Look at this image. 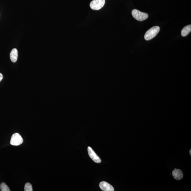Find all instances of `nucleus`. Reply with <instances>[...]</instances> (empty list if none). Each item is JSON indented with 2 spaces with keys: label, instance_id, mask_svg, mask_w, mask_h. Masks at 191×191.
<instances>
[{
  "label": "nucleus",
  "instance_id": "f257e3e1",
  "mask_svg": "<svg viewBox=\"0 0 191 191\" xmlns=\"http://www.w3.org/2000/svg\"><path fill=\"white\" fill-rule=\"evenodd\" d=\"M160 30V28L158 26H154L147 31L145 35V40L149 41L154 38L158 35Z\"/></svg>",
  "mask_w": 191,
  "mask_h": 191
},
{
  "label": "nucleus",
  "instance_id": "f03ea898",
  "mask_svg": "<svg viewBox=\"0 0 191 191\" xmlns=\"http://www.w3.org/2000/svg\"><path fill=\"white\" fill-rule=\"evenodd\" d=\"M132 14L133 18L139 21H143L148 17V15L147 13L142 12L137 9H133L132 11Z\"/></svg>",
  "mask_w": 191,
  "mask_h": 191
},
{
  "label": "nucleus",
  "instance_id": "7ed1b4c3",
  "mask_svg": "<svg viewBox=\"0 0 191 191\" xmlns=\"http://www.w3.org/2000/svg\"><path fill=\"white\" fill-rule=\"evenodd\" d=\"M105 3V0H93L90 3L91 8L94 10H99L103 7Z\"/></svg>",
  "mask_w": 191,
  "mask_h": 191
},
{
  "label": "nucleus",
  "instance_id": "20e7f679",
  "mask_svg": "<svg viewBox=\"0 0 191 191\" xmlns=\"http://www.w3.org/2000/svg\"><path fill=\"white\" fill-rule=\"evenodd\" d=\"M23 142V139L19 134L15 133L13 134L11 137L10 140V143L11 145L18 146L21 145Z\"/></svg>",
  "mask_w": 191,
  "mask_h": 191
},
{
  "label": "nucleus",
  "instance_id": "39448f33",
  "mask_svg": "<svg viewBox=\"0 0 191 191\" xmlns=\"http://www.w3.org/2000/svg\"><path fill=\"white\" fill-rule=\"evenodd\" d=\"M88 150L89 156L94 162L97 163H100L101 162V159L94 152L91 147H88Z\"/></svg>",
  "mask_w": 191,
  "mask_h": 191
},
{
  "label": "nucleus",
  "instance_id": "423d86ee",
  "mask_svg": "<svg viewBox=\"0 0 191 191\" xmlns=\"http://www.w3.org/2000/svg\"><path fill=\"white\" fill-rule=\"evenodd\" d=\"M99 186L101 190L104 191H114V188L113 186L105 181H102L100 183Z\"/></svg>",
  "mask_w": 191,
  "mask_h": 191
},
{
  "label": "nucleus",
  "instance_id": "0eeeda50",
  "mask_svg": "<svg viewBox=\"0 0 191 191\" xmlns=\"http://www.w3.org/2000/svg\"><path fill=\"white\" fill-rule=\"evenodd\" d=\"M173 176L174 178L177 180H180L183 178V173L180 169H175L172 172Z\"/></svg>",
  "mask_w": 191,
  "mask_h": 191
},
{
  "label": "nucleus",
  "instance_id": "6e6552de",
  "mask_svg": "<svg viewBox=\"0 0 191 191\" xmlns=\"http://www.w3.org/2000/svg\"><path fill=\"white\" fill-rule=\"evenodd\" d=\"M18 51L16 49H13L11 50L10 55V58L11 61L13 62H16L18 60Z\"/></svg>",
  "mask_w": 191,
  "mask_h": 191
},
{
  "label": "nucleus",
  "instance_id": "1a4fd4ad",
  "mask_svg": "<svg viewBox=\"0 0 191 191\" xmlns=\"http://www.w3.org/2000/svg\"><path fill=\"white\" fill-rule=\"evenodd\" d=\"M191 31V25L185 26L181 31V35L182 37H185L188 35Z\"/></svg>",
  "mask_w": 191,
  "mask_h": 191
},
{
  "label": "nucleus",
  "instance_id": "9d476101",
  "mask_svg": "<svg viewBox=\"0 0 191 191\" xmlns=\"http://www.w3.org/2000/svg\"><path fill=\"white\" fill-rule=\"evenodd\" d=\"M1 191H10V189L4 183H2L1 184Z\"/></svg>",
  "mask_w": 191,
  "mask_h": 191
},
{
  "label": "nucleus",
  "instance_id": "9b49d317",
  "mask_svg": "<svg viewBox=\"0 0 191 191\" xmlns=\"http://www.w3.org/2000/svg\"><path fill=\"white\" fill-rule=\"evenodd\" d=\"M24 190L25 191H32L33 188L31 183H26L24 186Z\"/></svg>",
  "mask_w": 191,
  "mask_h": 191
},
{
  "label": "nucleus",
  "instance_id": "f8f14e48",
  "mask_svg": "<svg viewBox=\"0 0 191 191\" xmlns=\"http://www.w3.org/2000/svg\"><path fill=\"white\" fill-rule=\"evenodd\" d=\"M3 78V75L1 73H0V82H1Z\"/></svg>",
  "mask_w": 191,
  "mask_h": 191
},
{
  "label": "nucleus",
  "instance_id": "ddd939ff",
  "mask_svg": "<svg viewBox=\"0 0 191 191\" xmlns=\"http://www.w3.org/2000/svg\"><path fill=\"white\" fill-rule=\"evenodd\" d=\"M191 149H190V156H191Z\"/></svg>",
  "mask_w": 191,
  "mask_h": 191
}]
</instances>
